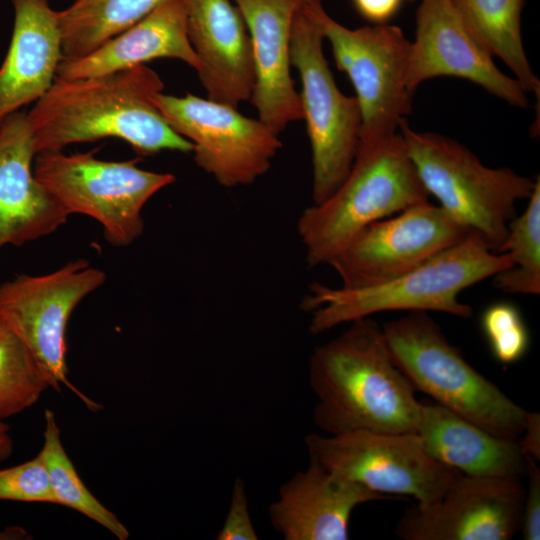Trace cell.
Returning a JSON list of instances; mask_svg holds the SVG:
<instances>
[{
	"label": "cell",
	"mask_w": 540,
	"mask_h": 540,
	"mask_svg": "<svg viewBox=\"0 0 540 540\" xmlns=\"http://www.w3.org/2000/svg\"><path fill=\"white\" fill-rule=\"evenodd\" d=\"M400 132L358 145L337 190L301 213L297 231L309 267L327 265L367 225L428 200Z\"/></svg>",
	"instance_id": "cell-4"
},
{
	"label": "cell",
	"mask_w": 540,
	"mask_h": 540,
	"mask_svg": "<svg viewBox=\"0 0 540 540\" xmlns=\"http://www.w3.org/2000/svg\"><path fill=\"white\" fill-rule=\"evenodd\" d=\"M405 1H408V2H410V3H413V2H415L416 0H405Z\"/></svg>",
	"instance_id": "cell-36"
},
{
	"label": "cell",
	"mask_w": 540,
	"mask_h": 540,
	"mask_svg": "<svg viewBox=\"0 0 540 540\" xmlns=\"http://www.w3.org/2000/svg\"><path fill=\"white\" fill-rule=\"evenodd\" d=\"M153 103L169 126L193 144L196 165L225 188L254 183L282 148L279 134L231 105L163 92Z\"/></svg>",
	"instance_id": "cell-12"
},
{
	"label": "cell",
	"mask_w": 540,
	"mask_h": 540,
	"mask_svg": "<svg viewBox=\"0 0 540 540\" xmlns=\"http://www.w3.org/2000/svg\"><path fill=\"white\" fill-rule=\"evenodd\" d=\"M454 3L486 50L506 64L526 93L539 98L540 81L531 68L522 40L524 0H454Z\"/></svg>",
	"instance_id": "cell-23"
},
{
	"label": "cell",
	"mask_w": 540,
	"mask_h": 540,
	"mask_svg": "<svg viewBox=\"0 0 540 540\" xmlns=\"http://www.w3.org/2000/svg\"><path fill=\"white\" fill-rule=\"evenodd\" d=\"M481 328L498 362L512 364L527 353L529 331L520 310L513 303L501 301L489 305L482 313Z\"/></svg>",
	"instance_id": "cell-28"
},
{
	"label": "cell",
	"mask_w": 540,
	"mask_h": 540,
	"mask_svg": "<svg viewBox=\"0 0 540 540\" xmlns=\"http://www.w3.org/2000/svg\"><path fill=\"white\" fill-rule=\"evenodd\" d=\"M217 540H257V533L252 525L248 499L242 479L234 482L229 510L223 526L216 536Z\"/></svg>",
	"instance_id": "cell-30"
},
{
	"label": "cell",
	"mask_w": 540,
	"mask_h": 540,
	"mask_svg": "<svg viewBox=\"0 0 540 540\" xmlns=\"http://www.w3.org/2000/svg\"><path fill=\"white\" fill-rule=\"evenodd\" d=\"M526 476L528 488L525 489V497L522 509V521L520 530L524 540L540 539V469L539 461L530 456H525Z\"/></svg>",
	"instance_id": "cell-31"
},
{
	"label": "cell",
	"mask_w": 540,
	"mask_h": 540,
	"mask_svg": "<svg viewBox=\"0 0 540 540\" xmlns=\"http://www.w3.org/2000/svg\"><path fill=\"white\" fill-rule=\"evenodd\" d=\"M247 26L256 83L250 99L258 119L280 135L303 119L299 92L290 73V43L297 12L313 0H231Z\"/></svg>",
	"instance_id": "cell-17"
},
{
	"label": "cell",
	"mask_w": 540,
	"mask_h": 540,
	"mask_svg": "<svg viewBox=\"0 0 540 540\" xmlns=\"http://www.w3.org/2000/svg\"><path fill=\"white\" fill-rule=\"evenodd\" d=\"M305 9L356 92L361 113L358 145L397 134L412 112L413 94L407 83L411 41L400 27L386 23L350 29L333 19L321 0L309 2Z\"/></svg>",
	"instance_id": "cell-8"
},
{
	"label": "cell",
	"mask_w": 540,
	"mask_h": 540,
	"mask_svg": "<svg viewBox=\"0 0 540 540\" xmlns=\"http://www.w3.org/2000/svg\"><path fill=\"white\" fill-rule=\"evenodd\" d=\"M158 58L199 62L187 35V0H166L147 16L78 58H62L56 78L80 79L109 74Z\"/></svg>",
	"instance_id": "cell-21"
},
{
	"label": "cell",
	"mask_w": 540,
	"mask_h": 540,
	"mask_svg": "<svg viewBox=\"0 0 540 540\" xmlns=\"http://www.w3.org/2000/svg\"><path fill=\"white\" fill-rule=\"evenodd\" d=\"M392 361L415 390L489 433L518 440L527 411L475 370L428 312L382 326Z\"/></svg>",
	"instance_id": "cell-5"
},
{
	"label": "cell",
	"mask_w": 540,
	"mask_h": 540,
	"mask_svg": "<svg viewBox=\"0 0 540 540\" xmlns=\"http://www.w3.org/2000/svg\"><path fill=\"white\" fill-rule=\"evenodd\" d=\"M471 232L427 200L367 225L327 265L341 287L366 288L413 270Z\"/></svg>",
	"instance_id": "cell-13"
},
{
	"label": "cell",
	"mask_w": 540,
	"mask_h": 540,
	"mask_svg": "<svg viewBox=\"0 0 540 540\" xmlns=\"http://www.w3.org/2000/svg\"><path fill=\"white\" fill-rule=\"evenodd\" d=\"M51 387L33 354L0 319V420L34 405Z\"/></svg>",
	"instance_id": "cell-27"
},
{
	"label": "cell",
	"mask_w": 540,
	"mask_h": 540,
	"mask_svg": "<svg viewBox=\"0 0 540 540\" xmlns=\"http://www.w3.org/2000/svg\"><path fill=\"white\" fill-rule=\"evenodd\" d=\"M15 18L0 66V125L50 89L62 55L57 11L49 0H11Z\"/></svg>",
	"instance_id": "cell-20"
},
{
	"label": "cell",
	"mask_w": 540,
	"mask_h": 540,
	"mask_svg": "<svg viewBox=\"0 0 540 540\" xmlns=\"http://www.w3.org/2000/svg\"><path fill=\"white\" fill-rule=\"evenodd\" d=\"M387 498L332 472L309 455L307 469L280 487L279 499L269 506V518L285 540H346L353 510Z\"/></svg>",
	"instance_id": "cell-18"
},
{
	"label": "cell",
	"mask_w": 540,
	"mask_h": 540,
	"mask_svg": "<svg viewBox=\"0 0 540 540\" xmlns=\"http://www.w3.org/2000/svg\"><path fill=\"white\" fill-rule=\"evenodd\" d=\"M415 19L407 77L412 94L426 80L456 77L512 106H528L525 90L514 77L498 69L493 56L466 25L454 0H420Z\"/></svg>",
	"instance_id": "cell-15"
},
{
	"label": "cell",
	"mask_w": 540,
	"mask_h": 540,
	"mask_svg": "<svg viewBox=\"0 0 540 540\" xmlns=\"http://www.w3.org/2000/svg\"><path fill=\"white\" fill-rule=\"evenodd\" d=\"M187 35L207 98L238 108L256 83L252 43L231 0H187Z\"/></svg>",
	"instance_id": "cell-16"
},
{
	"label": "cell",
	"mask_w": 540,
	"mask_h": 540,
	"mask_svg": "<svg viewBox=\"0 0 540 540\" xmlns=\"http://www.w3.org/2000/svg\"><path fill=\"white\" fill-rule=\"evenodd\" d=\"M524 497L519 479L459 472L438 502L407 509L395 534L404 540H508L520 530Z\"/></svg>",
	"instance_id": "cell-14"
},
{
	"label": "cell",
	"mask_w": 540,
	"mask_h": 540,
	"mask_svg": "<svg viewBox=\"0 0 540 540\" xmlns=\"http://www.w3.org/2000/svg\"><path fill=\"white\" fill-rule=\"evenodd\" d=\"M305 444L332 472L384 496H411L422 508L438 502L459 473L431 457L417 432L311 433Z\"/></svg>",
	"instance_id": "cell-11"
},
{
	"label": "cell",
	"mask_w": 540,
	"mask_h": 540,
	"mask_svg": "<svg viewBox=\"0 0 540 540\" xmlns=\"http://www.w3.org/2000/svg\"><path fill=\"white\" fill-rule=\"evenodd\" d=\"M96 152L43 151L34 158L33 173L70 214L93 218L111 245L127 247L143 233L145 204L175 176L139 168V158L105 161Z\"/></svg>",
	"instance_id": "cell-7"
},
{
	"label": "cell",
	"mask_w": 540,
	"mask_h": 540,
	"mask_svg": "<svg viewBox=\"0 0 540 540\" xmlns=\"http://www.w3.org/2000/svg\"><path fill=\"white\" fill-rule=\"evenodd\" d=\"M356 11L364 19L383 24L392 18L405 0H352Z\"/></svg>",
	"instance_id": "cell-32"
},
{
	"label": "cell",
	"mask_w": 540,
	"mask_h": 540,
	"mask_svg": "<svg viewBox=\"0 0 540 540\" xmlns=\"http://www.w3.org/2000/svg\"><path fill=\"white\" fill-rule=\"evenodd\" d=\"M316 426L328 435L355 430L417 432L422 403L389 354L382 327L354 320L318 346L309 362Z\"/></svg>",
	"instance_id": "cell-2"
},
{
	"label": "cell",
	"mask_w": 540,
	"mask_h": 540,
	"mask_svg": "<svg viewBox=\"0 0 540 540\" xmlns=\"http://www.w3.org/2000/svg\"><path fill=\"white\" fill-rule=\"evenodd\" d=\"M399 132L429 196L498 252L517 216V203L529 199L536 180L510 168L488 167L458 141L416 131L407 119Z\"/></svg>",
	"instance_id": "cell-6"
},
{
	"label": "cell",
	"mask_w": 540,
	"mask_h": 540,
	"mask_svg": "<svg viewBox=\"0 0 540 540\" xmlns=\"http://www.w3.org/2000/svg\"><path fill=\"white\" fill-rule=\"evenodd\" d=\"M106 274L85 259L44 275H19L0 284V319L19 337L47 374L51 387L69 388L88 409L91 400L68 379L66 327L77 305L102 286Z\"/></svg>",
	"instance_id": "cell-10"
},
{
	"label": "cell",
	"mask_w": 540,
	"mask_h": 540,
	"mask_svg": "<svg viewBox=\"0 0 540 540\" xmlns=\"http://www.w3.org/2000/svg\"><path fill=\"white\" fill-rule=\"evenodd\" d=\"M519 447L524 456L540 460V415L537 412L526 414L524 428L518 439Z\"/></svg>",
	"instance_id": "cell-33"
},
{
	"label": "cell",
	"mask_w": 540,
	"mask_h": 540,
	"mask_svg": "<svg viewBox=\"0 0 540 540\" xmlns=\"http://www.w3.org/2000/svg\"><path fill=\"white\" fill-rule=\"evenodd\" d=\"M43 458L58 505L74 509L103 526L119 540H126L129 531L115 514L108 510L87 489L67 455L61 432L52 410L45 411Z\"/></svg>",
	"instance_id": "cell-25"
},
{
	"label": "cell",
	"mask_w": 540,
	"mask_h": 540,
	"mask_svg": "<svg viewBox=\"0 0 540 540\" xmlns=\"http://www.w3.org/2000/svg\"><path fill=\"white\" fill-rule=\"evenodd\" d=\"M323 41L304 6L292 25L290 62L302 85L299 95L312 154V204L329 198L346 178L361 129L357 99L338 88L324 56Z\"/></svg>",
	"instance_id": "cell-9"
},
{
	"label": "cell",
	"mask_w": 540,
	"mask_h": 540,
	"mask_svg": "<svg viewBox=\"0 0 540 540\" xmlns=\"http://www.w3.org/2000/svg\"><path fill=\"white\" fill-rule=\"evenodd\" d=\"M506 253L511 267L493 278L494 286L509 294H540V178L528 205L510 223L498 253Z\"/></svg>",
	"instance_id": "cell-26"
},
{
	"label": "cell",
	"mask_w": 540,
	"mask_h": 540,
	"mask_svg": "<svg viewBox=\"0 0 540 540\" xmlns=\"http://www.w3.org/2000/svg\"><path fill=\"white\" fill-rule=\"evenodd\" d=\"M166 0H75L57 11L63 58L85 56Z\"/></svg>",
	"instance_id": "cell-24"
},
{
	"label": "cell",
	"mask_w": 540,
	"mask_h": 540,
	"mask_svg": "<svg viewBox=\"0 0 540 540\" xmlns=\"http://www.w3.org/2000/svg\"><path fill=\"white\" fill-rule=\"evenodd\" d=\"M13 451V441L9 433V427L0 420V463L10 457Z\"/></svg>",
	"instance_id": "cell-34"
},
{
	"label": "cell",
	"mask_w": 540,
	"mask_h": 540,
	"mask_svg": "<svg viewBox=\"0 0 540 540\" xmlns=\"http://www.w3.org/2000/svg\"><path fill=\"white\" fill-rule=\"evenodd\" d=\"M30 538L28 531L20 526H8L0 529V540H24Z\"/></svg>",
	"instance_id": "cell-35"
},
{
	"label": "cell",
	"mask_w": 540,
	"mask_h": 540,
	"mask_svg": "<svg viewBox=\"0 0 540 540\" xmlns=\"http://www.w3.org/2000/svg\"><path fill=\"white\" fill-rule=\"evenodd\" d=\"M0 500L58 505L40 454L17 466L0 469Z\"/></svg>",
	"instance_id": "cell-29"
},
{
	"label": "cell",
	"mask_w": 540,
	"mask_h": 540,
	"mask_svg": "<svg viewBox=\"0 0 540 540\" xmlns=\"http://www.w3.org/2000/svg\"><path fill=\"white\" fill-rule=\"evenodd\" d=\"M36 152L27 114L0 125V248L52 234L71 215L35 178Z\"/></svg>",
	"instance_id": "cell-19"
},
{
	"label": "cell",
	"mask_w": 540,
	"mask_h": 540,
	"mask_svg": "<svg viewBox=\"0 0 540 540\" xmlns=\"http://www.w3.org/2000/svg\"><path fill=\"white\" fill-rule=\"evenodd\" d=\"M417 433L431 457L462 474L519 480L526 474L518 440L493 435L436 402L422 403Z\"/></svg>",
	"instance_id": "cell-22"
},
{
	"label": "cell",
	"mask_w": 540,
	"mask_h": 540,
	"mask_svg": "<svg viewBox=\"0 0 540 540\" xmlns=\"http://www.w3.org/2000/svg\"><path fill=\"white\" fill-rule=\"evenodd\" d=\"M164 83L146 64L98 76L55 78L28 112L36 154L75 144L117 138L140 157L162 151L190 153L153 103Z\"/></svg>",
	"instance_id": "cell-1"
},
{
	"label": "cell",
	"mask_w": 540,
	"mask_h": 540,
	"mask_svg": "<svg viewBox=\"0 0 540 540\" xmlns=\"http://www.w3.org/2000/svg\"><path fill=\"white\" fill-rule=\"evenodd\" d=\"M510 267L506 253L493 251L471 232L422 265L378 285L351 289L313 283L301 308L311 314L312 334L387 311H437L469 318L473 309L459 299L460 293Z\"/></svg>",
	"instance_id": "cell-3"
}]
</instances>
